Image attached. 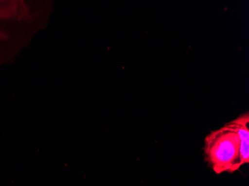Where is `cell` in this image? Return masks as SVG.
I'll return each mask as SVG.
<instances>
[{
    "instance_id": "obj_1",
    "label": "cell",
    "mask_w": 249,
    "mask_h": 186,
    "mask_svg": "<svg viewBox=\"0 0 249 186\" xmlns=\"http://www.w3.org/2000/svg\"><path fill=\"white\" fill-rule=\"evenodd\" d=\"M204 155L216 174L233 173L241 168L240 135L230 121L205 137Z\"/></svg>"
},
{
    "instance_id": "obj_2",
    "label": "cell",
    "mask_w": 249,
    "mask_h": 186,
    "mask_svg": "<svg viewBox=\"0 0 249 186\" xmlns=\"http://www.w3.org/2000/svg\"><path fill=\"white\" fill-rule=\"evenodd\" d=\"M238 132L240 138V159L242 166L249 162V113H246L230 121Z\"/></svg>"
}]
</instances>
